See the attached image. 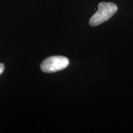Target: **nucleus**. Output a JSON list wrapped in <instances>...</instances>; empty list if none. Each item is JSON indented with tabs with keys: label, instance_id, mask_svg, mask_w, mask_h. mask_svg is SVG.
<instances>
[{
	"label": "nucleus",
	"instance_id": "f257e3e1",
	"mask_svg": "<svg viewBox=\"0 0 133 133\" xmlns=\"http://www.w3.org/2000/svg\"><path fill=\"white\" fill-rule=\"evenodd\" d=\"M118 10L117 6L110 2H101L98 4V10L92 15L89 21L91 26H95L107 21L115 14Z\"/></svg>",
	"mask_w": 133,
	"mask_h": 133
},
{
	"label": "nucleus",
	"instance_id": "f03ea898",
	"mask_svg": "<svg viewBox=\"0 0 133 133\" xmlns=\"http://www.w3.org/2000/svg\"><path fill=\"white\" fill-rule=\"evenodd\" d=\"M69 65L68 58L62 56L47 57L41 62V70L45 73H54L65 69Z\"/></svg>",
	"mask_w": 133,
	"mask_h": 133
},
{
	"label": "nucleus",
	"instance_id": "7ed1b4c3",
	"mask_svg": "<svg viewBox=\"0 0 133 133\" xmlns=\"http://www.w3.org/2000/svg\"><path fill=\"white\" fill-rule=\"evenodd\" d=\"M4 70V65L3 63H0V75L3 74Z\"/></svg>",
	"mask_w": 133,
	"mask_h": 133
}]
</instances>
